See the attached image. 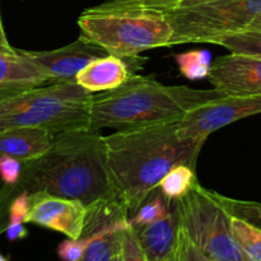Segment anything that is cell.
I'll list each match as a JSON object with an SVG mask.
<instances>
[{
  "instance_id": "cell-1",
  "label": "cell",
  "mask_w": 261,
  "mask_h": 261,
  "mask_svg": "<svg viewBox=\"0 0 261 261\" xmlns=\"http://www.w3.org/2000/svg\"><path fill=\"white\" fill-rule=\"evenodd\" d=\"M178 120L127 127L105 137L112 185L129 218L171 168L196 167L205 140L181 138Z\"/></svg>"
},
{
  "instance_id": "cell-2",
  "label": "cell",
  "mask_w": 261,
  "mask_h": 261,
  "mask_svg": "<svg viewBox=\"0 0 261 261\" xmlns=\"http://www.w3.org/2000/svg\"><path fill=\"white\" fill-rule=\"evenodd\" d=\"M17 188L28 194L79 201L87 209L119 201L107 165L105 137L91 129L55 134L45 154L23 163Z\"/></svg>"
},
{
  "instance_id": "cell-3",
  "label": "cell",
  "mask_w": 261,
  "mask_h": 261,
  "mask_svg": "<svg viewBox=\"0 0 261 261\" xmlns=\"http://www.w3.org/2000/svg\"><path fill=\"white\" fill-rule=\"evenodd\" d=\"M217 89L166 86L150 76L133 74L122 86L93 96L89 105V129L127 127L181 119L200 105L223 97Z\"/></svg>"
},
{
  "instance_id": "cell-4",
  "label": "cell",
  "mask_w": 261,
  "mask_h": 261,
  "mask_svg": "<svg viewBox=\"0 0 261 261\" xmlns=\"http://www.w3.org/2000/svg\"><path fill=\"white\" fill-rule=\"evenodd\" d=\"M81 35L110 55L138 58L153 48L168 47L172 27L163 12L139 7L127 0H110L79 15Z\"/></svg>"
},
{
  "instance_id": "cell-5",
  "label": "cell",
  "mask_w": 261,
  "mask_h": 261,
  "mask_svg": "<svg viewBox=\"0 0 261 261\" xmlns=\"http://www.w3.org/2000/svg\"><path fill=\"white\" fill-rule=\"evenodd\" d=\"M93 94L76 83L43 84L0 101V132L10 127H43L54 134L89 129Z\"/></svg>"
},
{
  "instance_id": "cell-6",
  "label": "cell",
  "mask_w": 261,
  "mask_h": 261,
  "mask_svg": "<svg viewBox=\"0 0 261 261\" xmlns=\"http://www.w3.org/2000/svg\"><path fill=\"white\" fill-rule=\"evenodd\" d=\"M178 223L190 241L213 261H245L232 234L231 216L217 200L214 193L196 182L175 200Z\"/></svg>"
},
{
  "instance_id": "cell-7",
  "label": "cell",
  "mask_w": 261,
  "mask_h": 261,
  "mask_svg": "<svg viewBox=\"0 0 261 261\" xmlns=\"http://www.w3.org/2000/svg\"><path fill=\"white\" fill-rule=\"evenodd\" d=\"M172 27L170 46L211 43L224 33L244 31L261 17V0H217L163 12Z\"/></svg>"
},
{
  "instance_id": "cell-8",
  "label": "cell",
  "mask_w": 261,
  "mask_h": 261,
  "mask_svg": "<svg viewBox=\"0 0 261 261\" xmlns=\"http://www.w3.org/2000/svg\"><path fill=\"white\" fill-rule=\"evenodd\" d=\"M257 114H261V96H223L184 115L178 120V135L206 140L217 130Z\"/></svg>"
},
{
  "instance_id": "cell-9",
  "label": "cell",
  "mask_w": 261,
  "mask_h": 261,
  "mask_svg": "<svg viewBox=\"0 0 261 261\" xmlns=\"http://www.w3.org/2000/svg\"><path fill=\"white\" fill-rule=\"evenodd\" d=\"M23 54L47 74L51 83H75L79 71L91 61L110 55L105 48L82 35L74 42L60 48L23 51Z\"/></svg>"
},
{
  "instance_id": "cell-10",
  "label": "cell",
  "mask_w": 261,
  "mask_h": 261,
  "mask_svg": "<svg viewBox=\"0 0 261 261\" xmlns=\"http://www.w3.org/2000/svg\"><path fill=\"white\" fill-rule=\"evenodd\" d=\"M208 81L224 96H261V58L229 53L212 61Z\"/></svg>"
},
{
  "instance_id": "cell-11",
  "label": "cell",
  "mask_w": 261,
  "mask_h": 261,
  "mask_svg": "<svg viewBox=\"0 0 261 261\" xmlns=\"http://www.w3.org/2000/svg\"><path fill=\"white\" fill-rule=\"evenodd\" d=\"M28 195L30 211L25 223L60 232L70 240H78L82 236L87 217V208L83 204L43 193Z\"/></svg>"
},
{
  "instance_id": "cell-12",
  "label": "cell",
  "mask_w": 261,
  "mask_h": 261,
  "mask_svg": "<svg viewBox=\"0 0 261 261\" xmlns=\"http://www.w3.org/2000/svg\"><path fill=\"white\" fill-rule=\"evenodd\" d=\"M133 229L147 261L171 260L177 249L180 229L175 200H172L170 212L163 218Z\"/></svg>"
},
{
  "instance_id": "cell-13",
  "label": "cell",
  "mask_w": 261,
  "mask_h": 261,
  "mask_svg": "<svg viewBox=\"0 0 261 261\" xmlns=\"http://www.w3.org/2000/svg\"><path fill=\"white\" fill-rule=\"evenodd\" d=\"M130 60L114 55L96 59L79 71L75 83L89 93L116 89L134 74Z\"/></svg>"
},
{
  "instance_id": "cell-14",
  "label": "cell",
  "mask_w": 261,
  "mask_h": 261,
  "mask_svg": "<svg viewBox=\"0 0 261 261\" xmlns=\"http://www.w3.org/2000/svg\"><path fill=\"white\" fill-rule=\"evenodd\" d=\"M55 134L43 127H10L0 132V155L20 162L40 158L51 148Z\"/></svg>"
},
{
  "instance_id": "cell-15",
  "label": "cell",
  "mask_w": 261,
  "mask_h": 261,
  "mask_svg": "<svg viewBox=\"0 0 261 261\" xmlns=\"http://www.w3.org/2000/svg\"><path fill=\"white\" fill-rule=\"evenodd\" d=\"M50 83L47 74L30 60L22 50L14 54L0 53V88L24 91Z\"/></svg>"
},
{
  "instance_id": "cell-16",
  "label": "cell",
  "mask_w": 261,
  "mask_h": 261,
  "mask_svg": "<svg viewBox=\"0 0 261 261\" xmlns=\"http://www.w3.org/2000/svg\"><path fill=\"white\" fill-rule=\"evenodd\" d=\"M196 182V167L189 165H177L171 168L158 185V190L168 200H178L185 196Z\"/></svg>"
},
{
  "instance_id": "cell-17",
  "label": "cell",
  "mask_w": 261,
  "mask_h": 261,
  "mask_svg": "<svg viewBox=\"0 0 261 261\" xmlns=\"http://www.w3.org/2000/svg\"><path fill=\"white\" fill-rule=\"evenodd\" d=\"M211 43L222 46L229 50V53L261 58V31L257 30H244L224 33L214 38Z\"/></svg>"
},
{
  "instance_id": "cell-18",
  "label": "cell",
  "mask_w": 261,
  "mask_h": 261,
  "mask_svg": "<svg viewBox=\"0 0 261 261\" xmlns=\"http://www.w3.org/2000/svg\"><path fill=\"white\" fill-rule=\"evenodd\" d=\"M231 229L245 261H261V229L231 217Z\"/></svg>"
},
{
  "instance_id": "cell-19",
  "label": "cell",
  "mask_w": 261,
  "mask_h": 261,
  "mask_svg": "<svg viewBox=\"0 0 261 261\" xmlns=\"http://www.w3.org/2000/svg\"><path fill=\"white\" fill-rule=\"evenodd\" d=\"M175 61L178 70L185 78L190 81L208 78L212 65V55L206 50H191L176 54Z\"/></svg>"
},
{
  "instance_id": "cell-20",
  "label": "cell",
  "mask_w": 261,
  "mask_h": 261,
  "mask_svg": "<svg viewBox=\"0 0 261 261\" xmlns=\"http://www.w3.org/2000/svg\"><path fill=\"white\" fill-rule=\"evenodd\" d=\"M171 206H172V200L166 199L162 193L155 189L152 195L139 206V209L127 221L133 228L153 223V222L163 218L170 212Z\"/></svg>"
},
{
  "instance_id": "cell-21",
  "label": "cell",
  "mask_w": 261,
  "mask_h": 261,
  "mask_svg": "<svg viewBox=\"0 0 261 261\" xmlns=\"http://www.w3.org/2000/svg\"><path fill=\"white\" fill-rule=\"evenodd\" d=\"M214 196L219 201L224 211L234 218L242 219L252 226L261 229V203L257 201L240 200V199L228 198L222 194L213 191Z\"/></svg>"
},
{
  "instance_id": "cell-22",
  "label": "cell",
  "mask_w": 261,
  "mask_h": 261,
  "mask_svg": "<svg viewBox=\"0 0 261 261\" xmlns=\"http://www.w3.org/2000/svg\"><path fill=\"white\" fill-rule=\"evenodd\" d=\"M28 211H30V195L25 191H20L12 199L9 204L7 226L24 224Z\"/></svg>"
},
{
  "instance_id": "cell-23",
  "label": "cell",
  "mask_w": 261,
  "mask_h": 261,
  "mask_svg": "<svg viewBox=\"0 0 261 261\" xmlns=\"http://www.w3.org/2000/svg\"><path fill=\"white\" fill-rule=\"evenodd\" d=\"M23 162L9 155H0V180L3 185L15 186L20 180Z\"/></svg>"
},
{
  "instance_id": "cell-24",
  "label": "cell",
  "mask_w": 261,
  "mask_h": 261,
  "mask_svg": "<svg viewBox=\"0 0 261 261\" xmlns=\"http://www.w3.org/2000/svg\"><path fill=\"white\" fill-rule=\"evenodd\" d=\"M177 257L178 261H213L204 255L184 232V229H178V241H177Z\"/></svg>"
},
{
  "instance_id": "cell-25",
  "label": "cell",
  "mask_w": 261,
  "mask_h": 261,
  "mask_svg": "<svg viewBox=\"0 0 261 261\" xmlns=\"http://www.w3.org/2000/svg\"><path fill=\"white\" fill-rule=\"evenodd\" d=\"M122 261H147L143 250L140 249L138 240L135 237L134 229L127 227L122 234V249H121Z\"/></svg>"
},
{
  "instance_id": "cell-26",
  "label": "cell",
  "mask_w": 261,
  "mask_h": 261,
  "mask_svg": "<svg viewBox=\"0 0 261 261\" xmlns=\"http://www.w3.org/2000/svg\"><path fill=\"white\" fill-rule=\"evenodd\" d=\"M18 193H20V191L18 190L17 185H3V188L0 189V234L5 232V228H7L9 204Z\"/></svg>"
},
{
  "instance_id": "cell-27",
  "label": "cell",
  "mask_w": 261,
  "mask_h": 261,
  "mask_svg": "<svg viewBox=\"0 0 261 261\" xmlns=\"http://www.w3.org/2000/svg\"><path fill=\"white\" fill-rule=\"evenodd\" d=\"M127 2L132 3V4L139 5V7L148 8V9L166 12V10H170L178 7L184 0H127Z\"/></svg>"
},
{
  "instance_id": "cell-28",
  "label": "cell",
  "mask_w": 261,
  "mask_h": 261,
  "mask_svg": "<svg viewBox=\"0 0 261 261\" xmlns=\"http://www.w3.org/2000/svg\"><path fill=\"white\" fill-rule=\"evenodd\" d=\"M5 233L9 241H17V240H23L27 237L28 231L23 224H17V226H7Z\"/></svg>"
},
{
  "instance_id": "cell-29",
  "label": "cell",
  "mask_w": 261,
  "mask_h": 261,
  "mask_svg": "<svg viewBox=\"0 0 261 261\" xmlns=\"http://www.w3.org/2000/svg\"><path fill=\"white\" fill-rule=\"evenodd\" d=\"M0 53H7V54H14L17 53V48L13 47L8 41L7 35L4 32V27H3L2 22V15H0Z\"/></svg>"
},
{
  "instance_id": "cell-30",
  "label": "cell",
  "mask_w": 261,
  "mask_h": 261,
  "mask_svg": "<svg viewBox=\"0 0 261 261\" xmlns=\"http://www.w3.org/2000/svg\"><path fill=\"white\" fill-rule=\"evenodd\" d=\"M211 2H217V0H184L178 7H191V5L204 4V3H211Z\"/></svg>"
},
{
  "instance_id": "cell-31",
  "label": "cell",
  "mask_w": 261,
  "mask_h": 261,
  "mask_svg": "<svg viewBox=\"0 0 261 261\" xmlns=\"http://www.w3.org/2000/svg\"><path fill=\"white\" fill-rule=\"evenodd\" d=\"M18 92H20L19 89H10V88H0V101L4 98H7V97H10L13 96V94L18 93Z\"/></svg>"
},
{
  "instance_id": "cell-32",
  "label": "cell",
  "mask_w": 261,
  "mask_h": 261,
  "mask_svg": "<svg viewBox=\"0 0 261 261\" xmlns=\"http://www.w3.org/2000/svg\"><path fill=\"white\" fill-rule=\"evenodd\" d=\"M247 30H257V31H261V17L257 18L256 20H254V22L250 24V27L247 28Z\"/></svg>"
},
{
  "instance_id": "cell-33",
  "label": "cell",
  "mask_w": 261,
  "mask_h": 261,
  "mask_svg": "<svg viewBox=\"0 0 261 261\" xmlns=\"http://www.w3.org/2000/svg\"><path fill=\"white\" fill-rule=\"evenodd\" d=\"M168 261H178V257H177V249H176L175 255H173V256L171 257V260H168Z\"/></svg>"
},
{
  "instance_id": "cell-34",
  "label": "cell",
  "mask_w": 261,
  "mask_h": 261,
  "mask_svg": "<svg viewBox=\"0 0 261 261\" xmlns=\"http://www.w3.org/2000/svg\"><path fill=\"white\" fill-rule=\"evenodd\" d=\"M0 261H9V260H8V259H7V257H5V256H4V255H3V254H2V252H0Z\"/></svg>"
},
{
  "instance_id": "cell-35",
  "label": "cell",
  "mask_w": 261,
  "mask_h": 261,
  "mask_svg": "<svg viewBox=\"0 0 261 261\" xmlns=\"http://www.w3.org/2000/svg\"><path fill=\"white\" fill-rule=\"evenodd\" d=\"M112 261H122L121 260V255H119V256H117V257H115V259L112 260Z\"/></svg>"
}]
</instances>
